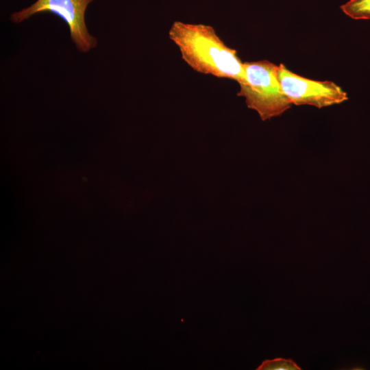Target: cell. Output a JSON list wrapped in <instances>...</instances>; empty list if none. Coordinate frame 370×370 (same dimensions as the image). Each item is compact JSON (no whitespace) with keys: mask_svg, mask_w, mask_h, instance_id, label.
<instances>
[{"mask_svg":"<svg viewBox=\"0 0 370 370\" xmlns=\"http://www.w3.org/2000/svg\"><path fill=\"white\" fill-rule=\"evenodd\" d=\"M168 36L179 49L182 60L195 71L237 82L242 79L243 62L213 27L176 21Z\"/></svg>","mask_w":370,"mask_h":370,"instance_id":"obj_1","label":"cell"},{"mask_svg":"<svg viewBox=\"0 0 370 370\" xmlns=\"http://www.w3.org/2000/svg\"><path fill=\"white\" fill-rule=\"evenodd\" d=\"M238 84L237 95L262 121L282 115L293 105L281 87L278 65L268 60L243 62V77Z\"/></svg>","mask_w":370,"mask_h":370,"instance_id":"obj_2","label":"cell"},{"mask_svg":"<svg viewBox=\"0 0 370 370\" xmlns=\"http://www.w3.org/2000/svg\"><path fill=\"white\" fill-rule=\"evenodd\" d=\"M94 0H37L29 7L12 14L11 20L16 23L32 16L44 12L56 15L68 25L72 41L77 49L88 52L97 46V38L91 36L85 22V13Z\"/></svg>","mask_w":370,"mask_h":370,"instance_id":"obj_3","label":"cell"},{"mask_svg":"<svg viewBox=\"0 0 370 370\" xmlns=\"http://www.w3.org/2000/svg\"><path fill=\"white\" fill-rule=\"evenodd\" d=\"M278 79L283 92L296 106L323 108L348 99L347 92L334 82L304 77L289 71L282 63L278 65Z\"/></svg>","mask_w":370,"mask_h":370,"instance_id":"obj_4","label":"cell"},{"mask_svg":"<svg viewBox=\"0 0 370 370\" xmlns=\"http://www.w3.org/2000/svg\"><path fill=\"white\" fill-rule=\"evenodd\" d=\"M340 9L352 19L370 20V0H349Z\"/></svg>","mask_w":370,"mask_h":370,"instance_id":"obj_5","label":"cell"},{"mask_svg":"<svg viewBox=\"0 0 370 370\" xmlns=\"http://www.w3.org/2000/svg\"><path fill=\"white\" fill-rule=\"evenodd\" d=\"M256 370H301V368L292 358L277 357L262 361Z\"/></svg>","mask_w":370,"mask_h":370,"instance_id":"obj_6","label":"cell"}]
</instances>
